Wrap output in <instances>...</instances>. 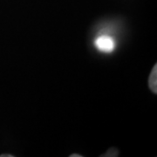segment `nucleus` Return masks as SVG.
Wrapping results in <instances>:
<instances>
[{
    "mask_svg": "<svg viewBox=\"0 0 157 157\" xmlns=\"http://www.w3.org/2000/svg\"><path fill=\"white\" fill-rule=\"evenodd\" d=\"M70 157H82V155H78V154H73V155H71Z\"/></svg>",
    "mask_w": 157,
    "mask_h": 157,
    "instance_id": "nucleus-4",
    "label": "nucleus"
},
{
    "mask_svg": "<svg viewBox=\"0 0 157 157\" xmlns=\"http://www.w3.org/2000/svg\"><path fill=\"white\" fill-rule=\"evenodd\" d=\"M119 155V150L116 149L115 147H111L109 148L107 152L105 154V155H101V157L105 156V157H114V156H118Z\"/></svg>",
    "mask_w": 157,
    "mask_h": 157,
    "instance_id": "nucleus-3",
    "label": "nucleus"
},
{
    "mask_svg": "<svg viewBox=\"0 0 157 157\" xmlns=\"http://www.w3.org/2000/svg\"><path fill=\"white\" fill-rule=\"evenodd\" d=\"M95 45L103 52H111L114 49V41L111 37L102 35L96 39Z\"/></svg>",
    "mask_w": 157,
    "mask_h": 157,
    "instance_id": "nucleus-1",
    "label": "nucleus"
},
{
    "mask_svg": "<svg viewBox=\"0 0 157 157\" xmlns=\"http://www.w3.org/2000/svg\"><path fill=\"white\" fill-rule=\"evenodd\" d=\"M0 157H13L12 155H0Z\"/></svg>",
    "mask_w": 157,
    "mask_h": 157,
    "instance_id": "nucleus-5",
    "label": "nucleus"
},
{
    "mask_svg": "<svg viewBox=\"0 0 157 157\" xmlns=\"http://www.w3.org/2000/svg\"><path fill=\"white\" fill-rule=\"evenodd\" d=\"M148 86L150 87L151 91L156 94H157V65H155V67L152 69L150 76L148 78Z\"/></svg>",
    "mask_w": 157,
    "mask_h": 157,
    "instance_id": "nucleus-2",
    "label": "nucleus"
}]
</instances>
